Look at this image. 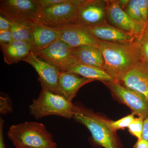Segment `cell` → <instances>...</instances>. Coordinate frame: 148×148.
I'll return each instance as SVG.
<instances>
[{
	"mask_svg": "<svg viewBox=\"0 0 148 148\" xmlns=\"http://www.w3.org/2000/svg\"><path fill=\"white\" fill-rule=\"evenodd\" d=\"M97 40L104 60L103 70L116 81L141 61L138 40L128 43L107 42Z\"/></svg>",
	"mask_w": 148,
	"mask_h": 148,
	"instance_id": "cell-1",
	"label": "cell"
},
{
	"mask_svg": "<svg viewBox=\"0 0 148 148\" xmlns=\"http://www.w3.org/2000/svg\"><path fill=\"white\" fill-rule=\"evenodd\" d=\"M14 147L27 148H56L52 134L44 125L36 122H25L12 125L7 133Z\"/></svg>",
	"mask_w": 148,
	"mask_h": 148,
	"instance_id": "cell-2",
	"label": "cell"
},
{
	"mask_svg": "<svg viewBox=\"0 0 148 148\" xmlns=\"http://www.w3.org/2000/svg\"><path fill=\"white\" fill-rule=\"evenodd\" d=\"M74 108L73 118L87 127L95 143L104 148H118L115 132L110 127L109 120L83 107L74 105Z\"/></svg>",
	"mask_w": 148,
	"mask_h": 148,
	"instance_id": "cell-3",
	"label": "cell"
},
{
	"mask_svg": "<svg viewBox=\"0 0 148 148\" xmlns=\"http://www.w3.org/2000/svg\"><path fill=\"white\" fill-rule=\"evenodd\" d=\"M74 109L72 102L44 87L29 106L30 114L36 119L50 115L70 119L73 117Z\"/></svg>",
	"mask_w": 148,
	"mask_h": 148,
	"instance_id": "cell-4",
	"label": "cell"
},
{
	"mask_svg": "<svg viewBox=\"0 0 148 148\" xmlns=\"http://www.w3.org/2000/svg\"><path fill=\"white\" fill-rule=\"evenodd\" d=\"M41 7L38 0H2L0 13L13 22L31 24L38 21Z\"/></svg>",
	"mask_w": 148,
	"mask_h": 148,
	"instance_id": "cell-5",
	"label": "cell"
},
{
	"mask_svg": "<svg viewBox=\"0 0 148 148\" xmlns=\"http://www.w3.org/2000/svg\"><path fill=\"white\" fill-rule=\"evenodd\" d=\"M83 0H66L59 4L41 8L38 21L61 28L74 24L77 9Z\"/></svg>",
	"mask_w": 148,
	"mask_h": 148,
	"instance_id": "cell-6",
	"label": "cell"
},
{
	"mask_svg": "<svg viewBox=\"0 0 148 148\" xmlns=\"http://www.w3.org/2000/svg\"><path fill=\"white\" fill-rule=\"evenodd\" d=\"M121 102L131 109L132 113L144 119L148 116V101L139 92L125 87L118 82H104Z\"/></svg>",
	"mask_w": 148,
	"mask_h": 148,
	"instance_id": "cell-7",
	"label": "cell"
},
{
	"mask_svg": "<svg viewBox=\"0 0 148 148\" xmlns=\"http://www.w3.org/2000/svg\"><path fill=\"white\" fill-rule=\"evenodd\" d=\"M106 1L83 0L77 9L73 25L87 27L106 23Z\"/></svg>",
	"mask_w": 148,
	"mask_h": 148,
	"instance_id": "cell-8",
	"label": "cell"
},
{
	"mask_svg": "<svg viewBox=\"0 0 148 148\" xmlns=\"http://www.w3.org/2000/svg\"><path fill=\"white\" fill-rule=\"evenodd\" d=\"M73 50V48L59 40L36 55L52 64L60 72H65L77 61Z\"/></svg>",
	"mask_w": 148,
	"mask_h": 148,
	"instance_id": "cell-9",
	"label": "cell"
},
{
	"mask_svg": "<svg viewBox=\"0 0 148 148\" xmlns=\"http://www.w3.org/2000/svg\"><path fill=\"white\" fill-rule=\"evenodd\" d=\"M107 20L113 26L132 34L138 39L145 34L142 25L134 21L121 7L117 1H106Z\"/></svg>",
	"mask_w": 148,
	"mask_h": 148,
	"instance_id": "cell-10",
	"label": "cell"
},
{
	"mask_svg": "<svg viewBox=\"0 0 148 148\" xmlns=\"http://www.w3.org/2000/svg\"><path fill=\"white\" fill-rule=\"evenodd\" d=\"M33 66L38 75L42 87L59 94L58 79L60 71L56 67L31 52L23 60Z\"/></svg>",
	"mask_w": 148,
	"mask_h": 148,
	"instance_id": "cell-11",
	"label": "cell"
},
{
	"mask_svg": "<svg viewBox=\"0 0 148 148\" xmlns=\"http://www.w3.org/2000/svg\"><path fill=\"white\" fill-rule=\"evenodd\" d=\"M31 27L32 52L35 54L60 40L61 28L50 27L39 21L31 24Z\"/></svg>",
	"mask_w": 148,
	"mask_h": 148,
	"instance_id": "cell-12",
	"label": "cell"
},
{
	"mask_svg": "<svg viewBox=\"0 0 148 148\" xmlns=\"http://www.w3.org/2000/svg\"><path fill=\"white\" fill-rule=\"evenodd\" d=\"M125 87L139 92L148 101V65L140 61L118 81Z\"/></svg>",
	"mask_w": 148,
	"mask_h": 148,
	"instance_id": "cell-13",
	"label": "cell"
},
{
	"mask_svg": "<svg viewBox=\"0 0 148 148\" xmlns=\"http://www.w3.org/2000/svg\"><path fill=\"white\" fill-rule=\"evenodd\" d=\"M84 27L94 38L103 41L128 43L138 40L132 34L108 24L107 22L95 26Z\"/></svg>",
	"mask_w": 148,
	"mask_h": 148,
	"instance_id": "cell-14",
	"label": "cell"
},
{
	"mask_svg": "<svg viewBox=\"0 0 148 148\" xmlns=\"http://www.w3.org/2000/svg\"><path fill=\"white\" fill-rule=\"evenodd\" d=\"M61 29L62 32L60 40L73 48L83 46L98 47L97 39L92 36L84 27L73 24Z\"/></svg>",
	"mask_w": 148,
	"mask_h": 148,
	"instance_id": "cell-15",
	"label": "cell"
},
{
	"mask_svg": "<svg viewBox=\"0 0 148 148\" xmlns=\"http://www.w3.org/2000/svg\"><path fill=\"white\" fill-rule=\"evenodd\" d=\"M92 81L94 80L71 72H60L58 79L59 94L72 102L80 88Z\"/></svg>",
	"mask_w": 148,
	"mask_h": 148,
	"instance_id": "cell-16",
	"label": "cell"
},
{
	"mask_svg": "<svg viewBox=\"0 0 148 148\" xmlns=\"http://www.w3.org/2000/svg\"><path fill=\"white\" fill-rule=\"evenodd\" d=\"M1 47L5 62L8 65L23 61L32 51V43L22 41L13 40Z\"/></svg>",
	"mask_w": 148,
	"mask_h": 148,
	"instance_id": "cell-17",
	"label": "cell"
},
{
	"mask_svg": "<svg viewBox=\"0 0 148 148\" xmlns=\"http://www.w3.org/2000/svg\"><path fill=\"white\" fill-rule=\"evenodd\" d=\"M73 53L74 58L79 63L103 69L104 60L99 47L83 46L73 48Z\"/></svg>",
	"mask_w": 148,
	"mask_h": 148,
	"instance_id": "cell-18",
	"label": "cell"
},
{
	"mask_svg": "<svg viewBox=\"0 0 148 148\" xmlns=\"http://www.w3.org/2000/svg\"><path fill=\"white\" fill-rule=\"evenodd\" d=\"M65 72H71L86 78L103 82L116 81L103 69L85 65L77 61Z\"/></svg>",
	"mask_w": 148,
	"mask_h": 148,
	"instance_id": "cell-19",
	"label": "cell"
},
{
	"mask_svg": "<svg viewBox=\"0 0 148 148\" xmlns=\"http://www.w3.org/2000/svg\"><path fill=\"white\" fill-rule=\"evenodd\" d=\"M10 31L14 40L22 41L32 43L31 24L11 21Z\"/></svg>",
	"mask_w": 148,
	"mask_h": 148,
	"instance_id": "cell-20",
	"label": "cell"
},
{
	"mask_svg": "<svg viewBox=\"0 0 148 148\" xmlns=\"http://www.w3.org/2000/svg\"><path fill=\"white\" fill-rule=\"evenodd\" d=\"M124 11L134 21L142 25L145 30V26L141 16L138 0H130L129 2Z\"/></svg>",
	"mask_w": 148,
	"mask_h": 148,
	"instance_id": "cell-21",
	"label": "cell"
},
{
	"mask_svg": "<svg viewBox=\"0 0 148 148\" xmlns=\"http://www.w3.org/2000/svg\"><path fill=\"white\" fill-rule=\"evenodd\" d=\"M144 120L143 118L135 117L128 127L130 133L138 139L142 138Z\"/></svg>",
	"mask_w": 148,
	"mask_h": 148,
	"instance_id": "cell-22",
	"label": "cell"
},
{
	"mask_svg": "<svg viewBox=\"0 0 148 148\" xmlns=\"http://www.w3.org/2000/svg\"><path fill=\"white\" fill-rule=\"evenodd\" d=\"M135 115L132 113L130 114L123 117L122 118L118 120L115 121L109 120V125L114 132H115L118 130L124 129L127 127L128 128L131 122L135 118Z\"/></svg>",
	"mask_w": 148,
	"mask_h": 148,
	"instance_id": "cell-23",
	"label": "cell"
},
{
	"mask_svg": "<svg viewBox=\"0 0 148 148\" xmlns=\"http://www.w3.org/2000/svg\"><path fill=\"white\" fill-rule=\"evenodd\" d=\"M138 40L140 47L141 61L148 65V34H144Z\"/></svg>",
	"mask_w": 148,
	"mask_h": 148,
	"instance_id": "cell-24",
	"label": "cell"
},
{
	"mask_svg": "<svg viewBox=\"0 0 148 148\" xmlns=\"http://www.w3.org/2000/svg\"><path fill=\"white\" fill-rule=\"evenodd\" d=\"M138 2L141 16L146 28L148 17V0H138Z\"/></svg>",
	"mask_w": 148,
	"mask_h": 148,
	"instance_id": "cell-25",
	"label": "cell"
},
{
	"mask_svg": "<svg viewBox=\"0 0 148 148\" xmlns=\"http://www.w3.org/2000/svg\"><path fill=\"white\" fill-rule=\"evenodd\" d=\"M13 40L10 30L0 31V45H1V47L9 44Z\"/></svg>",
	"mask_w": 148,
	"mask_h": 148,
	"instance_id": "cell-26",
	"label": "cell"
},
{
	"mask_svg": "<svg viewBox=\"0 0 148 148\" xmlns=\"http://www.w3.org/2000/svg\"><path fill=\"white\" fill-rule=\"evenodd\" d=\"M1 112L2 114H6L12 110L10 101L8 98L1 97Z\"/></svg>",
	"mask_w": 148,
	"mask_h": 148,
	"instance_id": "cell-27",
	"label": "cell"
},
{
	"mask_svg": "<svg viewBox=\"0 0 148 148\" xmlns=\"http://www.w3.org/2000/svg\"><path fill=\"white\" fill-rule=\"evenodd\" d=\"M66 0H38L42 8L49 7L64 2Z\"/></svg>",
	"mask_w": 148,
	"mask_h": 148,
	"instance_id": "cell-28",
	"label": "cell"
},
{
	"mask_svg": "<svg viewBox=\"0 0 148 148\" xmlns=\"http://www.w3.org/2000/svg\"><path fill=\"white\" fill-rule=\"evenodd\" d=\"M11 24V21L3 15H0V31L10 30Z\"/></svg>",
	"mask_w": 148,
	"mask_h": 148,
	"instance_id": "cell-29",
	"label": "cell"
},
{
	"mask_svg": "<svg viewBox=\"0 0 148 148\" xmlns=\"http://www.w3.org/2000/svg\"><path fill=\"white\" fill-rule=\"evenodd\" d=\"M4 120L1 118L0 119V148H6L4 142L3 128Z\"/></svg>",
	"mask_w": 148,
	"mask_h": 148,
	"instance_id": "cell-30",
	"label": "cell"
},
{
	"mask_svg": "<svg viewBox=\"0 0 148 148\" xmlns=\"http://www.w3.org/2000/svg\"><path fill=\"white\" fill-rule=\"evenodd\" d=\"M142 138L148 142V116L144 120Z\"/></svg>",
	"mask_w": 148,
	"mask_h": 148,
	"instance_id": "cell-31",
	"label": "cell"
},
{
	"mask_svg": "<svg viewBox=\"0 0 148 148\" xmlns=\"http://www.w3.org/2000/svg\"><path fill=\"white\" fill-rule=\"evenodd\" d=\"M135 148H148V142L143 138L138 139L134 146Z\"/></svg>",
	"mask_w": 148,
	"mask_h": 148,
	"instance_id": "cell-32",
	"label": "cell"
},
{
	"mask_svg": "<svg viewBox=\"0 0 148 148\" xmlns=\"http://www.w3.org/2000/svg\"><path fill=\"white\" fill-rule=\"evenodd\" d=\"M129 1L130 0H119V1H117L123 10H124L126 8Z\"/></svg>",
	"mask_w": 148,
	"mask_h": 148,
	"instance_id": "cell-33",
	"label": "cell"
},
{
	"mask_svg": "<svg viewBox=\"0 0 148 148\" xmlns=\"http://www.w3.org/2000/svg\"><path fill=\"white\" fill-rule=\"evenodd\" d=\"M148 34V17L147 24H146L145 30V34Z\"/></svg>",
	"mask_w": 148,
	"mask_h": 148,
	"instance_id": "cell-34",
	"label": "cell"
},
{
	"mask_svg": "<svg viewBox=\"0 0 148 148\" xmlns=\"http://www.w3.org/2000/svg\"><path fill=\"white\" fill-rule=\"evenodd\" d=\"M15 147L16 148H27L26 147H21V146H15Z\"/></svg>",
	"mask_w": 148,
	"mask_h": 148,
	"instance_id": "cell-35",
	"label": "cell"
}]
</instances>
